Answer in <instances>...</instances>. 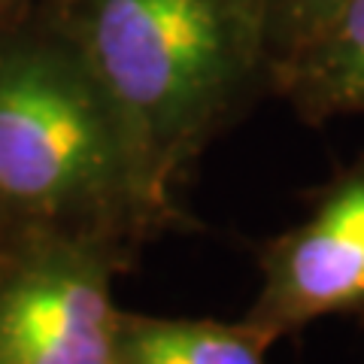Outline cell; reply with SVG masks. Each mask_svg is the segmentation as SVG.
Instances as JSON below:
<instances>
[{
  "instance_id": "obj_1",
  "label": "cell",
  "mask_w": 364,
  "mask_h": 364,
  "mask_svg": "<svg viewBox=\"0 0 364 364\" xmlns=\"http://www.w3.org/2000/svg\"><path fill=\"white\" fill-rule=\"evenodd\" d=\"M0 215L131 246L188 225L149 186L107 91L43 0L0 16Z\"/></svg>"
},
{
  "instance_id": "obj_7",
  "label": "cell",
  "mask_w": 364,
  "mask_h": 364,
  "mask_svg": "<svg viewBox=\"0 0 364 364\" xmlns=\"http://www.w3.org/2000/svg\"><path fill=\"white\" fill-rule=\"evenodd\" d=\"M343 4L346 0H258L273 52V67L282 55H289L294 46L322 28Z\"/></svg>"
},
{
  "instance_id": "obj_5",
  "label": "cell",
  "mask_w": 364,
  "mask_h": 364,
  "mask_svg": "<svg viewBox=\"0 0 364 364\" xmlns=\"http://www.w3.org/2000/svg\"><path fill=\"white\" fill-rule=\"evenodd\" d=\"M273 95L306 124L364 116V0L337 13L282 55L273 67Z\"/></svg>"
},
{
  "instance_id": "obj_2",
  "label": "cell",
  "mask_w": 364,
  "mask_h": 364,
  "mask_svg": "<svg viewBox=\"0 0 364 364\" xmlns=\"http://www.w3.org/2000/svg\"><path fill=\"white\" fill-rule=\"evenodd\" d=\"M76 43L167 203L264 95L273 52L258 0H43Z\"/></svg>"
},
{
  "instance_id": "obj_3",
  "label": "cell",
  "mask_w": 364,
  "mask_h": 364,
  "mask_svg": "<svg viewBox=\"0 0 364 364\" xmlns=\"http://www.w3.org/2000/svg\"><path fill=\"white\" fill-rule=\"evenodd\" d=\"M140 246L21 231L0 267V364H112V286Z\"/></svg>"
},
{
  "instance_id": "obj_9",
  "label": "cell",
  "mask_w": 364,
  "mask_h": 364,
  "mask_svg": "<svg viewBox=\"0 0 364 364\" xmlns=\"http://www.w3.org/2000/svg\"><path fill=\"white\" fill-rule=\"evenodd\" d=\"M18 4H25V0H0V16H6L9 9H16Z\"/></svg>"
},
{
  "instance_id": "obj_6",
  "label": "cell",
  "mask_w": 364,
  "mask_h": 364,
  "mask_svg": "<svg viewBox=\"0 0 364 364\" xmlns=\"http://www.w3.org/2000/svg\"><path fill=\"white\" fill-rule=\"evenodd\" d=\"M273 343L246 316L225 322L119 310L112 364H267Z\"/></svg>"
},
{
  "instance_id": "obj_8",
  "label": "cell",
  "mask_w": 364,
  "mask_h": 364,
  "mask_svg": "<svg viewBox=\"0 0 364 364\" xmlns=\"http://www.w3.org/2000/svg\"><path fill=\"white\" fill-rule=\"evenodd\" d=\"M16 237H18V231L13 225H9L4 215H0V267L6 264V258H9V252H13V246H16Z\"/></svg>"
},
{
  "instance_id": "obj_4",
  "label": "cell",
  "mask_w": 364,
  "mask_h": 364,
  "mask_svg": "<svg viewBox=\"0 0 364 364\" xmlns=\"http://www.w3.org/2000/svg\"><path fill=\"white\" fill-rule=\"evenodd\" d=\"M246 318L273 340L331 316L364 318V155L318 186L301 222L258 246Z\"/></svg>"
}]
</instances>
